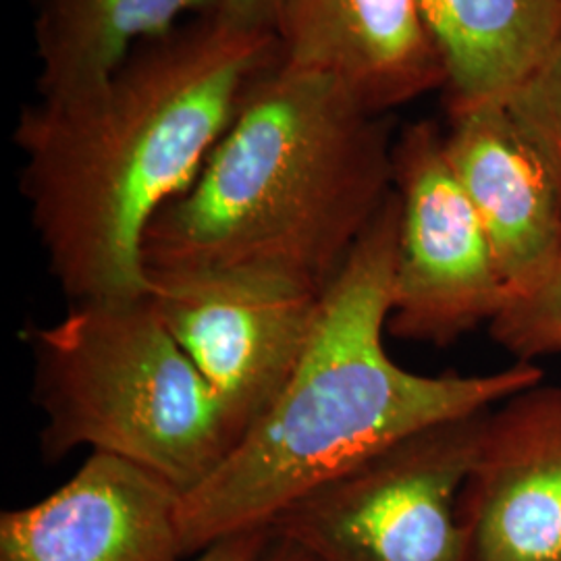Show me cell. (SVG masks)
I'll return each mask as SVG.
<instances>
[{"label": "cell", "instance_id": "obj_1", "mask_svg": "<svg viewBox=\"0 0 561 561\" xmlns=\"http://www.w3.org/2000/svg\"><path fill=\"white\" fill-rule=\"evenodd\" d=\"M279 59L277 36L225 13L140 46L106 80L21 113V192L71 304L148 294L144 241Z\"/></svg>", "mask_w": 561, "mask_h": 561}, {"label": "cell", "instance_id": "obj_2", "mask_svg": "<svg viewBox=\"0 0 561 561\" xmlns=\"http://www.w3.org/2000/svg\"><path fill=\"white\" fill-rule=\"evenodd\" d=\"M400 202L393 194L322 294L298 366L221 466L181 497L192 558L227 537L271 528L324 482L422 428L468 416L545 381L530 362L489 375H419L385 347Z\"/></svg>", "mask_w": 561, "mask_h": 561}, {"label": "cell", "instance_id": "obj_3", "mask_svg": "<svg viewBox=\"0 0 561 561\" xmlns=\"http://www.w3.org/2000/svg\"><path fill=\"white\" fill-rule=\"evenodd\" d=\"M387 121L275 60L144 241L146 273L252 271L324 291L393 194Z\"/></svg>", "mask_w": 561, "mask_h": 561}, {"label": "cell", "instance_id": "obj_4", "mask_svg": "<svg viewBox=\"0 0 561 561\" xmlns=\"http://www.w3.org/2000/svg\"><path fill=\"white\" fill-rule=\"evenodd\" d=\"M42 454L88 447L140 463L190 493L240 435L215 389L146 296L81 301L30 335Z\"/></svg>", "mask_w": 561, "mask_h": 561}, {"label": "cell", "instance_id": "obj_5", "mask_svg": "<svg viewBox=\"0 0 561 561\" xmlns=\"http://www.w3.org/2000/svg\"><path fill=\"white\" fill-rule=\"evenodd\" d=\"M491 410L422 428L324 482L273 535L317 561H466L461 489Z\"/></svg>", "mask_w": 561, "mask_h": 561}, {"label": "cell", "instance_id": "obj_6", "mask_svg": "<svg viewBox=\"0 0 561 561\" xmlns=\"http://www.w3.org/2000/svg\"><path fill=\"white\" fill-rule=\"evenodd\" d=\"M393 190L400 231L387 331L445 347L491 324L510 289L435 123L419 121L396 140Z\"/></svg>", "mask_w": 561, "mask_h": 561}, {"label": "cell", "instance_id": "obj_7", "mask_svg": "<svg viewBox=\"0 0 561 561\" xmlns=\"http://www.w3.org/2000/svg\"><path fill=\"white\" fill-rule=\"evenodd\" d=\"M148 279L159 319L215 389L241 439L298 366L324 291L252 271H169Z\"/></svg>", "mask_w": 561, "mask_h": 561}, {"label": "cell", "instance_id": "obj_8", "mask_svg": "<svg viewBox=\"0 0 561 561\" xmlns=\"http://www.w3.org/2000/svg\"><path fill=\"white\" fill-rule=\"evenodd\" d=\"M466 561H561V387L497 403L461 489Z\"/></svg>", "mask_w": 561, "mask_h": 561}, {"label": "cell", "instance_id": "obj_9", "mask_svg": "<svg viewBox=\"0 0 561 561\" xmlns=\"http://www.w3.org/2000/svg\"><path fill=\"white\" fill-rule=\"evenodd\" d=\"M181 493L140 463L90 454L41 502L0 516V561H183Z\"/></svg>", "mask_w": 561, "mask_h": 561}, {"label": "cell", "instance_id": "obj_10", "mask_svg": "<svg viewBox=\"0 0 561 561\" xmlns=\"http://www.w3.org/2000/svg\"><path fill=\"white\" fill-rule=\"evenodd\" d=\"M277 46L280 65L335 81L379 115L445 88L421 0H287Z\"/></svg>", "mask_w": 561, "mask_h": 561}, {"label": "cell", "instance_id": "obj_11", "mask_svg": "<svg viewBox=\"0 0 561 561\" xmlns=\"http://www.w3.org/2000/svg\"><path fill=\"white\" fill-rule=\"evenodd\" d=\"M445 150L474 204L510 298L537 287L561 256V190L505 104L449 115Z\"/></svg>", "mask_w": 561, "mask_h": 561}, {"label": "cell", "instance_id": "obj_12", "mask_svg": "<svg viewBox=\"0 0 561 561\" xmlns=\"http://www.w3.org/2000/svg\"><path fill=\"white\" fill-rule=\"evenodd\" d=\"M449 115L505 104L561 38V0H421Z\"/></svg>", "mask_w": 561, "mask_h": 561}, {"label": "cell", "instance_id": "obj_13", "mask_svg": "<svg viewBox=\"0 0 561 561\" xmlns=\"http://www.w3.org/2000/svg\"><path fill=\"white\" fill-rule=\"evenodd\" d=\"M221 11L222 0H36L38 101L81 94L144 44Z\"/></svg>", "mask_w": 561, "mask_h": 561}, {"label": "cell", "instance_id": "obj_14", "mask_svg": "<svg viewBox=\"0 0 561 561\" xmlns=\"http://www.w3.org/2000/svg\"><path fill=\"white\" fill-rule=\"evenodd\" d=\"M489 331L516 362L561 354V256L537 287L510 298Z\"/></svg>", "mask_w": 561, "mask_h": 561}, {"label": "cell", "instance_id": "obj_15", "mask_svg": "<svg viewBox=\"0 0 561 561\" xmlns=\"http://www.w3.org/2000/svg\"><path fill=\"white\" fill-rule=\"evenodd\" d=\"M505 106L561 190V38Z\"/></svg>", "mask_w": 561, "mask_h": 561}, {"label": "cell", "instance_id": "obj_16", "mask_svg": "<svg viewBox=\"0 0 561 561\" xmlns=\"http://www.w3.org/2000/svg\"><path fill=\"white\" fill-rule=\"evenodd\" d=\"M273 542V530H250L208 545L196 556L183 561H262L268 545Z\"/></svg>", "mask_w": 561, "mask_h": 561}, {"label": "cell", "instance_id": "obj_17", "mask_svg": "<svg viewBox=\"0 0 561 561\" xmlns=\"http://www.w3.org/2000/svg\"><path fill=\"white\" fill-rule=\"evenodd\" d=\"M287 0H222V13L245 27L277 36L280 13Z\"/></svg>", "mask_w": 561, "mask_h": 561}, {"label": "cell", "instance_id": "obj_18", "mask_svg": "<svg viewBox=\"0 0 561 561\" xmlns=\"http://www.w3.org/2000/svg\"><path fill=\"white\" fill-rule=\"evenodd\" d=\"M262 561H317L308 551H304L296 542L285 541L273 535V542L268 545Z\"/></svg>", "mask_w": 561, "mask_h": 561}]
</instances>
